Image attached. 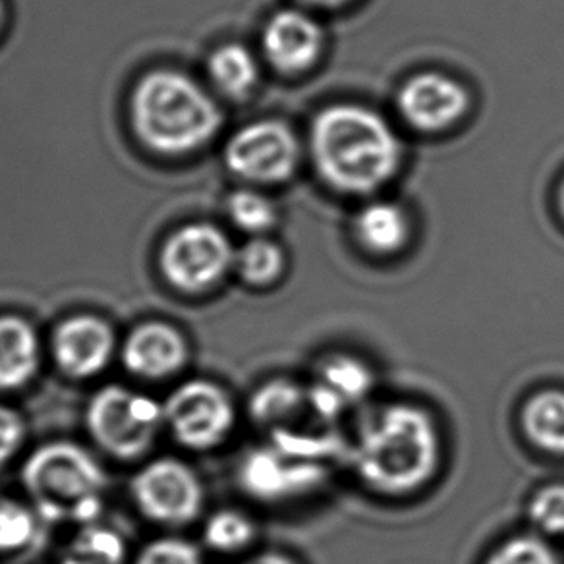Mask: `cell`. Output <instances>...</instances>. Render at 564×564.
Listing matches in <instances>:
<instances>
[{
    "instance_id": "6da1fadb",
    "label": "cell",
    "mask_w": 564,
    "mask_h": 564,
    "mask_svg": "<svg viewBox=\"0 0 564 564\" xmlns=\"http://www.w3.org/2000/svg\"><path fill=\"white\" fill-rule=\"evenodd\" d=\"M315 166L333 188L369 194L397 173L399 138L383 117L360 105H335L312 126Z\"/></svg>"
},
{
    "instance_id": "7a4b0ae2",
    "label": "cell",
    "mask_w": 564,
    "mask_h": 564,
    "mask_svg": "<svg viewBox=\"0 0 564 564\" xmlns=\"http://www.w3.org/2000/svg\"><path fill=\"white\" fill-rule=\"evenodd\" d=\"M441 440L422 408L392 404L361 430L352 463L361 479L381 494H412L440 468Z\"/></svg>"
},
{
    "instance_id": "3957f363",
    "label": "cell",
    "mask_w": 564,
    "mask_h": 564,
    "mask_svg": "<svg viewBox=\"0 0 564 564\" xmlns=\"http://www.w3.org/2000/svg\"><path fill=\"white\" fill-rule=\"evenodd\" d=\"M133 130L150 150L186 155L204 148L220 128V109L196 79L176 70H155L133 89Z\"/></svg>"
},
{
    "instance_id": "277c9868",
    "label": "cell",
    "mask_w": 564,
    "mask_h": 564,
    "mask_svg": "<svg viewBox=\"0 0 564 564\" xmlns=\"http://www.w3.org/2000/svg\"><path fill=\"white\" fill-rule=\"evenodd\" d=\"M28 494L48 522L94 524L101 514L105 474L86 448L48 443L37 448L22 471Z\"/></svg>"
},
{
    "instance_id": "5b68a950",
    "label": "cell",
    "mask_w": 564,
    "mask_h": 564,
    "mask_svg": "<svg viewBox=\"0 0 564 564\" xmlns=\"http://www.w3.org/2000/svg\"><path fill=\"white\" fill-rule=\"evenodd\" d=\"M333 441L274 432L267 447L251 451L240 466V481L259 499H281L315 486L325 476L322 458Z\"/></svg>"
},
{
    "instance_id": "8992f818",
    "label": "cell",
    "mask_w": 564,
    "mask_h": 564,
    "mask_svg": "<svg viewBox=\"0 0 564 564\" xmlns=\"http://www.w3.org/2000/svg\"><path fill=\"white\" fill-rule=\"evenodd\" d=\"M163 406L126 387H105L87 406V427L99 447L109 455L130 460L145 455L155 443Z\"/></svg>"
},
{
    "instance_id": "52a82bcc",
    "label": "cell",
    "mask_w": 564,
    "mask_h": 564,
    "mask_svg": "<svg viewBox=\"0 0 564 564\" xmlns=\"http://www.w3.org/2000/svg\"><path fill=\"white\" fill-rule=\"evenodd\" d=\"M227 235L207 223L178 228L161 250V271L174 289L205 292L215 286L235 263Z\"/></svg>"
},
{
    "instance_id": "ba28073f",
    "label": "cell",
    "mask_w": 564,
    "mask_h": 564,
    "mask_svg": "<svg viewBox=\"0 0 564 564\" xmlns=\"http://www.w3.org/2000/svg\"><path fill=\"white\" fill-rule=\"evenodd\" d=\"M174 440L194 451L217 447L235 425V406L227 392L212 381H188L163 406Z\"/></svg>"
},
{
    "instance_id": "9c48e42d",
    "label": "cell",
    "mask_w": 564,
    "mask_h": 564,
    "mask_svg": "<svg viewBox=\"0 0 564 564\" xmlns=\"http://www.w3.org/2000/svg\"><path fill=\"white\" fill-rule=\"evenodd\" d=\"M225 161L242 181L256 184L286 181L299 166V140L282 122L259 120L243 126L228 140Z\"/></svg>"
},
{
    "instance_id": "30bf717a",
    "label": "cell",
    "mask_w": 564,
    "mask_h": 564,
    "mask_svg": "<svg viewBox=\"0 0 564 564\" xmlns=\"http://www.w3.org/2000/svg\"><path fill=\"white\" fill-rule=\"evenodd\" d=\"M138 509L159 524H188L202 512L204 487L189 466L161 458L138 471L132 481Z\"/></svg>"
},
{
    "instance_id": "8fae6325",
    "label": "cell",
    "mask_w": 564,
    "mask_h": 564,
    "mask_svg": "<svg viewBox=\"0 0 564 564\" xmlns=\"http://www.w3.org/2000/svg\"><path fill=\"white\" fill-rule=\"evenodd\" d=\"M470 107L463 84L441 72H422L399 91V110L408 124L422 132H441L458 122Z\"/></svg>"
},
{
    "instance_id": "7c38bea8",
    "label": "cell",
    "mask_w": 564,
    "mask_h": 564,
    "mask_svg": "<svg viewBox=\"0 0 564 564\" xmlns=\"http://www.w3.org/2000/svg\"><path fill=\"white\" fill-rule=\"evenodd\" d=\"M115 352V333L109 323L94 315H78L58 325L53 354L58 368L74 379L101 373Z\"/></svg>"
},
{
    "instance_id": "4fadbf2b",
    "label": "cell",
    "mask_w": 564,
    "mask_h": 564,
    "mask_svg": "<svg viewBox=\"0 0 564 564\" xmlns=\"http://www.w3.org/2000/svg\"><path fill=\"white\" fill-rule=\"evenodd\" d=\"M261 47L276 70L284 74L306 72L322 53V25L306 12L282 10L267 22Z\"/></svg>"
},
{
    "instance_id": "5bb4252c",
    "label": "cell",
    "mask_w": 564,
    "mask_h": 564,
    "mask_svg": "<svg viewBox=\"0 0 564 564\" xmlns=\"http://www.w3.org/2000/svg\"><path fill=\"white\" fill-rule=\"evenodd\" d=\"M122 360L128 371L145 379L173 376L188 360V345L181 330L163 322L143 323L126 338Z\"/></svg>"
},
{
    "instance_id": "9a60e30c",
    "label": "cell",
    "mask_w": 564,
    "mask_h": 564,
    "mask_svg": "<svg viewBox=\"0 0 564 564\" xmlns=\"http://www.w3.org/2000/svg\"><path fill=\"white\" fill-rule=\"evenodd\" d=\"M373 384L369 369L352 358H330L323 364L319 381L310 391V404L322 417H337L346 406L364 399Z\"/></svg>"
},
{
    "instance_id": "2e32d148",
    "label": "cell",
    "mask_w": 564,
    "mask_h": 564,
    "mask_svg": "<svg viewBox=\"0 0 564 564\" xmlns=\"http://www.w3.org/2000/svg\"><path fill=\"white\" fill-rule=\"evenodd\" d=\"M40 368V340L32 325L14 315L0 317V391L28 383Z\"/></svg>"
},
{
    "instance_id": "e0dca14e",
    "label": "cell",
    "mask_w": 564,
    "mask_h": 564,
    "mask_svg": "<svg viewBox=\"0 0 564 564\" xmlns=\"http://www.w3.org/2000/svg\"><path fill=\"white\" fill-rule=\"evenodd\" d=\"M354 228L358 240L376 253L399 251L410 235L406 212L391 202H371L366 205L358 213Z\"/></svg>"
},
{
    "instance_id": "ac0fdd59",
    "label": "cell",
    "mask_w": 564,
    "mask_h": 564,
    "mask_svg": "<svg viewBox=\"0 0 564 564\" xmlns=\"http://www.w3.org/2000/svg\"><path fill=\"white\" fill-rule=\"evenodd\" d=\"M524 430L538 447L564 455V392L545 391L528 400Z\"/></svg>"
},
{
    "instance_id": "d6986e66",
    "label": "cell",
    "mask_w": 564,
    "mask_h": 564,
    "mask_svg": "<svg viewBox=\"0 0 564 564\" xmlns=\"http://www.w3.org/2000/svg\"><path fill=\"white\" fill-rule=\"evenodd\" d=\"M207 68L213 84L232 99H242L258 86V61L248 48L238 43L220 45L209 56Z\"/></svg>"
},
{
    "instance_id": "ffe728a7",
    "label": "cell",
    "mask_w": 564,
    "mask_h": 564,
    "mask_svg": "<svg viewBox=\"0 0 564 564\" xmlns=\"http://www.w3.org/2000/svg\"><path fill=\"white\" fill-rule=\"evenodd\" d=\"M61 564H126L124 540L115 530L87 524L64 551Z\"/></svg>"
},
{
    "instance_id": "44dd1931",
    "label": "cell",
    "mask_w": 564,
    "mask_h": 564,
    "mask_svg": "<svg viewBox=\"0 0 564 564\" xmlns=\"http://www.w3.org/2000/svg\"><path fill=\"white\" fill-rule=\"evenodd\" d=\"M307 400V394L291 381H271L251 397V417L269 425L291 422L302 412V406Z\"/></svg>"
},
{
    "instance_id": "7402d4cb",
    "label": "cell",
    "mask_w": 564,
    "mask_h": 564,
    "mask_svg": "<svg viewBox=\"0 0 564 564\" xmlns=\"http://www.w3.org/2000/svg\"><path fill=\"white\" fill-rule=\"evenodd\" d=\"M238 271L253 286H265L276 281L284 269V256L276 243L267 238H253L243 243L235 259Z\"/></svg>"
},
{
    "instance_id": "603a6c76",
    "label": "cell",
    "mask_w": 564,
    "mask_h": 564,
    "mask_svg": "<svg viewBox=\"0 0 564 564\" xmlns=\"http://www.w3.org/2000/svg\"><path fill=\"white\" fill-rule=\"evenodd\" d=\"M227 209L228 217L236 227L250 235H263L276 220L273 202L256 189L235 192L228 197Z\"/></svg>"
},
{
    "instance_id": "cb8c5ba5",
    "label": "cell",
    "mask_w": 564,
    "mask_h": 564,
    "mask_svg": "<svg viewBox=\"0 0 564 564\" xmlns=\"http://www.w3.org/2000/svg\"><path fill=\"white\" fill-rule=\"evenodd\" d=\"M253 522L236 510H220L205 525V541L220 553H235L248 547L253 540Z\"/></svg>"
},
{
    "instance_id": "d4e9b609",
    "label": "cell",
    "mask_w": 564,
    "mask_h": 564,
    "mask_svg": "<svg viewBox=\"0 0 564 564\" xmlns=\"http://www.w3.org/2000/svg\"><path fill=\"white\" fill-rule=\"evenodd\" d=\"M35 518L32 510L17 501H0V553H14L35 538Z\"/></svg>"
},
{
    "instance_id": "484cf974",
    "label": "cell",
    "mask_w": 564,
    "mask_h": 564,
    "mask_svg": "<svg viewBox=\"0 0 564 564\" xmlns=\"http://www.w3.org/2000/svg\"><path fill=\"white\" fill-rule=\"evenodd\" d=\"M487 564H563V561L555 549L540 538L520 535L497 549Z\"/></svg>"
},
{
    "instance_id": "4316f807",
    "label": "cell",
    "mask_w": 564,
    "mask_h": 564,
    "mask_svg": "<svg viewBox=\"0 0 564 564\" xmlns=\"http://www.w3.org/2000/svg\"><path fill=\"white\" fill-rule=\"evenodd\" d=\"M533 525L547 535H564V486L543 487L530 502Z\"/></svg>"
},
{
    "instance_id": "83f0119b",
    "label": "cell",
    "mask_w": 564,
    "mask_h": 564,
    "mask_svg": "<svg viewBox=\"0 0 564 564\" xmlns=\"http://www.w3.org/2000/svg\"><path fill=\"white\" fill-rule=\"evenodd\" d=\"M135 564H204V561L188 541L169 538L150 543L135 558Z\"/></svg>"
},
{
    "instance_id": "f1b7e54d",
    "label": "cell",
    "mask_w": 564,
    "mask_h": 564,
    "mask_svg": "<svg viewBox=\"0 0 564 564\" xmlns=\"http://www.w3.org/2000/svg\"><path fill=\"white\" fill-rule=\"evenodd\" d=\"M24 441V422L18 412L0 406V464L7 463L10 456L17 455Z\"/></svg>"
},
{
    "instance_id": "f546056e",
    "label": "cell",
    "mask_w": 564,
    "mask_h": 564,
    "mask_svg": "<svg viewBox=\"0 0 564 564\" xmlns=\"http://www.w3.org/2000/svg\"><path fill=\"white\" fill-rule=\"evenodd\" d=\"M243 564H294L289 556L279 555V553H263V555L253 556Z\"/></svg>"
},
{
    "instance_id": "4dcf8cb0",
    "label": "cell",
    "mask_w": 564,
    "mask_h": 564,
    "mask_svg": "<svg viewBox=\"0 0 564 564\" xmlns=\"http://www.w3.org/2000/svg\"><path fill=\"white\" fill-rule=\"evenodd\" d=\"M310 4H315V7H327V9H333V7H340V4H345L348 0H306Z\"/></svg>"
},
{
    "instance_id": "1f68e13d",
    "label": "cell",
    "mask_w": 564,
    "mask_h": 564,
    "mask_svg": "<svg viewBox=\"0 0 564 564\" xmlns=\"http://www.w3.org/2000/svg\"><path fill=\"white\" fill-rule=\"evenodd\" d=\"M4 24V4H2V0H0V28Z\"/></svg>"
},
{
    "instance_id": "d6a6232c",
    "label": "cell",
    "mask_w": 564,
    "mask_h": 564,
    "mask_svg": "<svg viewBox=\"0 0 564 564\" xmlns=\"http://www.w3.org/2000/svg\"><path fill=\"white\" fill-rule=\"evenodd\" d=\"M561 209H563V215H564V186H563V192H561Z\"/></svg>"
}]
</instances>
